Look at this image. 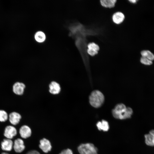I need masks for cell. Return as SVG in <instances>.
Returning <instances> with one entry per match:
<instances>
[{
  "label": "cell",
  "instance_id": "cell-19",
  "mask_svg": "<svg viewBox=\"0 0 154 154\" xmlns=\"http://www.w3.org/2000/svg\"><path fill=\"white\" fill-rule=\"evenodd\" d=\"M88 49H90L98 51L99 50L100 48L98 45L94 42L89 43L88 45Z\"/></svg>",
  "mask_w": 154,
  "mask_h": 154
},
{
  "label": "cell",
  "instance_id": "cell-2",
  "mask_svg": "<svg viewBox=\"0 0 154 154\" xmlns=\"http://www.w3.org/2000/svg\"><path fill=\"white\" fill-rule=\"evenodd\" d=\"M89 102L91 105L95 108L100 107L104 101V98L103 94L100 91H93L90 96Z\"/></svg>",
  "mask_w": 154,
  "mask_h": 154
},
{
  "label": "cell",
  "instance_id": "cell-9",
  "mask_svg": "<svg viewBox=\"0 0 154 154\" xmlns=\"http://www.w3.org/2000/svg\"><path fill=\"white\" fill-rule=\"evenodd\" d=\"M49 91L53 95L58 94L61 91L60 85L58 82L55 81L51 82L49 85Z\"/></svg>",
  "mask_w": 154,
  "mask_h": 154
},
{
  "label": "cell",
  "instance_id": "cell-25",
  "mask_svg": "<svg viewBox=\"0 0 154 154\" xmlns=\"http://www.w3.org/2000/svg\"><path fill=\"white\" fill-rule=\"evenodd\" d=\"M129 1L131 3H136L137 1L135 0H129Z\"/></svg>",
  "mask_w": 154,
  "mask_h": 154
},
{
  "label": "cell",
  "instance_id": "cell-17",
  "mask_svg": "<svg viewBox=\"0 0 154 154\" xmlns=\"http://www.w3.org/2000/svg\"><path fill=\"white\" fill-rule=\"evenodd\" d=\"M9 116L7 112L4 110H0V121L4 122L8 119Z\"/></svg>",
  "mask_w": 154,
  "mask_h": 154
},
{
  "label": "cell",
  "instance_id": "cell-6",
  "mask_svg": "<svg viewBox=\"0 0 154 154\" xmlns=\"http://www.w3.org/2000/svg\"><path fill=\"white\" fill-rule=\"evenodd\" d=\"M25 85L22 82H17L13 86V91L16 94L18 95H23L24 92Z\"/></svg>",
  "mask_w": 154,
  "mask_h": 154
},
{
  "label": "cell",
  "instance_id": "cell-18",
  "mask_svg": "<svg viewBox=\"0 0 154 154\" xmlns=\"http://www.w3.org/2000/svg\"><path fill=\"white\" fill-rule=\"evenodd\" d=\"M102 124V130L104 131H107L109 129V125L108 122L104 120H102L101 121Z\"/></svg>",
  "mask_w": 154,
  "mask_h": 154
},
{
  "label": "cell",
  "instance_id": "cell-24",
  "mask_svg": "<svg viewBox=\"0 0 154 154\" xmlns=\"http://www.w3.org/2000/svg\"><path fill=\"white\" fill-rule=\"evenodd\" d=\"M96 126L98 129L99 130H102V124L101 121H98L96 124Z\"/></svg>",
  "mask_w": 154,
  "mask_h": 154
},
{
  "label": "cell",
  "instance_id": "cell-11",
  "mask_svg": "<svg viewBox=\"0 0 154 154\" xmlns=\"http://www.w3.org/2000/svg\"><path fill=\"white\" fill-rule=\"evenodd\" d=\"M13 143L11 139H4L1 143L2 150L5 151H10L13 147Z\"/></svg>",
  "mask_w": 154,
  "mask_h": 154
},
{
  "label": "cell",
  "instance_id": "cell-7",
  "mask_svg": "<svg viewBox=\"0 0 154 154\" xmlns=\"http://www.w3.org/2000/svg\"><path fill=\"white\" fill-rule=\"evenodd\" d=\"M13 148L16 152L21 153L25 149L23 140L19 138L16 139L13 143Z\"/></svg>",
  "mask_w": 154,
  "mask_h": 154
},
{
  "label": "cell",
  "instance_id": "cell-10",
  "mask_svg": "<svg viewBox=\"0 0 154 154\" xmlns=\"http://www.w3.org/2000/svg\"><path fill=\"white\" fill-rule=\"evenodd\" d=\"M21 118V115L16 112H11L9 116V121L13 125L18 124L19 123Z\"/></svg>",
  "mask_w": 154,
  "mask_h": 154
},
{
  "label": "cell",
  "instance_id": "cell-12",
  "mask_svg": "<svg viewBox=\"0 0 154 154\" xmlns=\"http://www.w3.org/2000/svg\"><path fill=\"white\" fill-rule=\"evenodd\" d=\"M145 144L148 146H154V129L150 130L148 133L144 135Z\"/></svg>",
  "mask_w": 154,
  "mask_h": 154
},
{
  "label": "cell",
  "instance_id": "cell-23",
  "mask_svg": "<svg viewBox=\"0 0 154 154\" xmlns=\"http://www.w3.org/2000/svg\"><path fill=\"white\" fill-rule=\"evenodd\" d=\"M26 154H40L38 151L32 150L28 151Z\"/></svg>",
  "mask_w": 154,
  "mask_h": 154
},
{
  "label": "cell",
  "instance_id": "cell-5",
  "mask_svg": "<svg viewBox=\"0 0 154 154\" xmlns=\"http://www.w3.org/2000/svg\"><path fill=\"white\" fill-rule=\"evenodd\" d=\"M39 147L45 153L50 151L52 149V145L50 141L45 138L40 141Z\"/></svg>",
  "mask_w": 154,
  "mask_h": 154
},
{
  "label": "cell",
  "instance_id": "cell-4",
  "mask_svg": "<svg viewBox=\"0 0 154 154\" xmlns=\"http://www.w3.org/2000/svg\"><path fill=\"white\" fill-rule=\"evenodd\" d=\"M17 134V130L14 127L8 125L5 128L4 135L6 138L11 139L16 135Z\"/></svg>",
  "mask_w": 154,
  "mask_h": 154
},
{
  "label": "cell",
  "instance_id": "cell-8",
  "mask_svg": "<svg viewBox=\"0 0 154 154\" xmlns=\"http://www.w3.org/2000/svg\"><path fill=\"white\" fill-rule=\"evenodd\" d=\"M19 133L22 138H27L31 136L32 131L30 128L27 125H23L20 128Z\"/></svg>",
  "mask_w": 154,
  "mask_h": 154
},
{
  "label": "cell",
  "instance_id": "cell-3",
  "mask_svg": "<svg viewBox=\"0 0 154 154\" xmlns=\"http://www.w3.org/2000/svg\"><path fill=\"white\" fill-rule=\"evenodd\" d=\"M78 150L80 154H98L97 148L91 143L81 144L78 147Z\"/></svg>",
  "mask_w": 154,
  "mask_h": 154
},
{
  "label": "cell",
  "instance_id": "cell-14",
  "mask_svg": "<svg viewBox=\"0 0 154 154\" xmlns=\"http://www.w3.org/2000/svg\"><path fill=\"white\" fill-rule=\"evenodd\" d=\"M101 5L105 7L111 8L114 7L116 1L115 0H102L100 1Z\"/></svg>",
  "mask_w": 154,
  "mask_h": 154
},
{
  "label": "cell",
  "instance_id": "cell-22",
  "mask_svg": "<svg viewBox=\"0 0 154 154\" xmlns=\"http://www.w3.org/2000/svg\"><path fill=\"white\" fill-rule=\"evenodd\" d=\"M59 154H73L72 151L70 149H67L62 150Z\"/></svg>",
  "mask_w": 154,
  "mask_h": 154
},
{
  "label": "cell",
  "instance_id": "cell-21",
  "mask_svg": "<svg viewBox=\"0 0 154 154\" xmlns=\"http://www.w3.org/2000/svg\"><path fill=\"white\" fill-rule=\"evenodd\" d=\"M87 52L88 54L92 56L95 55L98 53V51L88 48L87 49Z\"/></svg>",
  "mask_w": 154,
  "mask_h": 154
},
{
  "label": "cell",
  "instance_id": "cell-26",
  "mask_svg": "<svg viewBox=\"0 0 154 154\" xmlns=\"http://www.w3.org/2000/svg\"><path fill=\"white\" fill-rule=\"evenodd\" d=\"M1 154H9L7 153H6V152H3V153H2Z\"/></svg>",
  "mask_w": 154,
  "mask_h": 154
},
{
  "label": "cell",
  "instance_id": "cell-16",
  "mask_svg": "<svg viewBox=\"0 0 154 154\" xmlns=\"http://www.w3.org/2000/svg\"><path fill=\"white\" fill-rule=\"evenodd\" d=\"M141 53L142 57H145L152 61L154 60V55L148 50H143Z\"/></svg>",
  "mask_w": 154,
  "mask_h": 154
},
{
  "label": "cell",
  "instance_id": "cell-1",
  "mask_svg": "<svg viewBox=\"0 0 154 154\" xmlns=\"http://www.w3.org/2000/svg\"><path fill=\"white\" fill-rule=\"evenodd\" d=\"M133 112V110L130 108H127L124 104H119L116 106L112 113L115 118L124 119L130 118Z\"/></svg>",
  "mask_w": 154,
  "mask_h": 154
},
{
  "label": "cell",
  "instance_id": "cell-15",
  "mask_svg": "<svg viewBox=\"0 0 154 154\" xmlns=\"http://www.w3.org/2000/svg\"><path fill=\"white\" fill-rule=\"evenodd\" d=\"M35 38L37 42H41L45 40L46 36L45 34L42 31H38L35 34Z\"/></svg>",
  "mask_w": 154,
  "mask_h": 154
},
{
  "label": "cell",
  "instance_id": "cell-13",
  "mask_svg": "<svg viewBox=\"0 0 154 154\" xmlns=\"http://www.w3.org/2000/svg\"><path fill=\"white\" fill-rule=\"evenodd\" d=\"M124 18V15L120 12H117L115 13L112 17L113 21L117 24H119L122 23Z\"/></svg>",
  "mask_w": 154,
  "mask_h": 154
},
{
  "label": "cell",
  "instance_id": "cell-20",
  "mask_svg": "<svg viewBox=\"0 0 154 154\" xmlns=\"http://www.w3.org/2000/svg\"><path fill=\"white\" fill-rule=\"evenodd\" d=\"M140 62L142 64L145 65H149L152 64V61L145 57L142 56L140 59Z\"/></svg>",
  "mask_w": 154,
  "mask_h": 154
}]
</instances>
